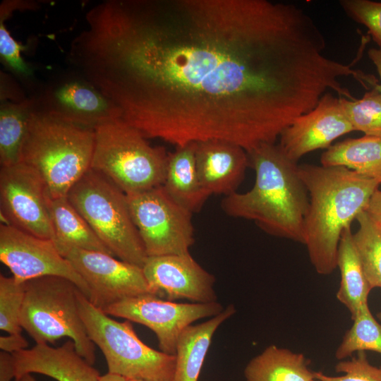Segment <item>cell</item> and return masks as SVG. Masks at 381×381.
Listing matches in <instances>:
<instances>
[{
    "instance_id": "obj_1",
    "label": "cell",
    "mask_w": 381,
    "mask_h": 381,
    "mask_svg": "<svg viewBox=\"0 0 381 381\" xmlns=\"http://www.w3.org/2000/svg\"><path fill=\"white\" fill-rule=\"evenodd\" d=\"M73 40L74 69L146 138L249 152L341 88L313 18L268 0H107Z\"/></svg>"
},
{
    "instance_id": "obj_2",
    "label": "cell",
    "mask_w": 381,
    "mask_h": 381,
    "mask_svg": "<svg viewBox=\"0 0 381 381\" xmlns=\"http://www.w3.org/2000/svg\"><path fill=\"white\" fill-rule=\"evenodd\" d=\"M298 174L309 198L303 244L315 271L328 275L337 268L342 233L365 211L380 183L341 166L305 164Z\"/></svg>"
},
{
    "instance_id": "obj_3",
    "label": "cell",
    "mask_w": 381,
    "mask_h": 381,
    "mask_svg": "<svg viewBox=\"0 0 381 381\" xmlns=\"http://www.w3.org/2000/svg\"><path fill=\"white\" fill-rule=\"evenodd\" d=\"M247 153L255 174L253 186L225 196L222 210L229 216L255 222L269 234L303 243L309 198L298 165L275 143L261 144Z\"/></svg>"
},
{
    "instance_id": "obj_4",
    "label": "cell",
    "mask_w": 381,
    "mask_h": 381,
    "mask_svg": "<svg viewBox=\"0 0 381 381\" xmlns=\"http://www.w3.org/2000/svg\"><path fill=\"white\" fill-rule=\"evenodd\" d=\"M94 145V129L53 118L35 107L21 162L38 172L49 198L66 197L90 169Z\"/></svg>"
},
{
    "instance_id": "obj_5",
    "label": "cell",
    "mask_w": 381,
    "mask_h": 381,
    "mask_svg": "<svg viewBox=\"0 0 381 381\" xmlns=\"http://www.w3.org/2000/svg\"><path fill=\"white\" fill-rule=\"evenodd\" d=\"M95 145L90 169L106 176L126 195L164 183L169 153L153 147L122 118L94 128Z\"/></svg>"
},
{
    "instance_id": "obj_6",
    "label": "cell",
    "mask_w": 381,
    "mask_h": 381,
    "mask_svg": "<svg viewBox=\"0 0 381 381\" xmlns=\"http://www.w3.org/2000/svg\"><path fill=\"white\" fill-rule=\"evenodd\" d=\"M67 198L114 256L143 267L148 256L123 190L90 169L71 188Z\"/></svg>"
},
{
    "instance_id": "obj_7",
    "label": "cell",
    "mask_w": 381,
    "mask_h": 381,
    "mask_svg": "<svg viewBox=\"0 0 381 381\" xmlns=\"http://www.w3.org/2000/svg\"><path fill=\"white\" fill-rule=\"evenodd\" d=\"M20 322L36 344L63 337L73 341L76 351L89 363L95 362V345L80 315L78 286L68 279L44 276L28 280Z\"/></svg>"
},
{
    "instance_id": "obj_8",
    "label": "cell",
    "mask_w": 381,
    "mask_h": 381,
    "mask_svg": "<svg viewBox=\"0 0 381 381\" xmlns=\"http://www.w3.org/2000/svg\"><path fill=\"white\" fill-rule=\"evenodd\" d=\"M80 315L92 341L102 351L108 373L143 381H172L176 356L157 351L137 336L131 322L116 321L78 290Z\"/></svg>"
},
{
    "instance_id": "obj_9",
    "label": "cell",
    "mask_w": 381,
    "mask_h": 381,
    "mask_svg": "<svg viewBox=\"0 0 381 381\" xmlns=\"http://www.w3.org/2000/svg\"><path fill=\"white\" fill-rule=\"evenodd\" d=\"M126 195L148 257L190 253L195 241L193 214L175 202L162 186Z\"/></svg>"
},
{
    "instance_id": "obj_10",
    "label": "cell",
    "mask_w": 381,
    "mask_h": 381,
    "mask_svg": "<svg viewBox=\"0 0 381 381\" xmlns=\"http://www.w3.org/2000/svg\"><path fill=\"white\" fill-rule=\"evenodd\" d=\"M224 308L212 303H176L152 294L123 299L108 306L105 313L146 326L157 336L161 351L176 355L183 331L195 321L219 314Z\"/></svg>"
},
{
    "instance_id": "obj_11",
    "label": "cell",
    "mask_w": 381,
    "mask_h": 381,
    "mask_svg": "<svg viewBox=\"0 0 381 381\" xmlns=\"http://www.w3.org/2000/svg\"><path fill=\"white\" fill-rule=\"evenodd\" d=\"M49 195L38 172L20 162L1 167L0 209L2 224L44 239L54 240Z\"/></svg>"
},
{
    "instance_id": "obj_12",
    "label": "cell",
    "mask_w": 381,
    "mask_h": 381,
    "mask_svg": "<svg viewBox=\"0 0 381 381\" xmlns=\"http://www.w3.org/2000/svg\"><path fill=\"white\" fill-rule=\"evenodd\" d=\"M61 255L88 286L90 301L102 310L126 298L154 295L140 266L104 253L77 248L66 249Z\"/></svg>"
},
{
    "instance_id": "obj_13",
    "label": "cell",
    "mask_w": 381,
    "mask_h": 381,
    "mask_svg": "<svg viewBox=\"0 0 381 381\" xmlns=\"http://www.w3.org/2000/svg\"><path fill=\"white\" fill-rule=\"evenodd\" d=\"M0 260L18 282L44 276L61 277L73 282L88 299L90 298L88 286L61 255L52 240L1 223Z\"/></svg>"
},
{
    "instance_id": "obj_14",
    "label": "cell",
    "mask_w": 381,
    "mask_h": 381,
    "mask_svg": "<svg viewBox=\"0 0 381 381\" xmlns=\"http://www.w3.org/2000/svg\"><path fill=\"white\" fill-rule=\"evenodd\" d=\"M35 101L39 111L92 129L102 123L122 118L120 109L75 71L52 82Z\"/></svg>"
},
{
    "instance_id": "obj_15",
    "label": "cell",
    "mask_w": 381,
    "mask_h": 381,
    "mask_svg": "<svg viewBox=\"0 0 381 381\" xmlns=\"http://www.w3.org/2000/svg\"><path fill=\"white\" fill-rule=\"evenodd\" d=\"M353 131L339 98L327 92L312 111L296 118L282 132L279 146L297 163L305 155L328 149L337 138Z\"/></svg>"
},
{
    "instance_id": "obj_16",
    "label": "cell",
    "mask_w": 381,
    "mask_h": 381,
    "mask_svg": "<svg viewBox=\"0 0 381 381\" xmlns=\"http://www.w3.org/2000/svg\"><path fill=\"white\" fill-rule=\"evenodd\" d=\"M143 270L155 296L164 295L170 301H217L214 277L197 262L190 253L147 257Z\"/></svg>"
},
{
    "instance_id": "obj_17",
    "label": "cell",
    "mask_w": 381,
    "mask_h": 381,
    "mask_svg": "<svg viewBox=\"0 0 381 381\" xmlns=\"http://www.w3.org/2000/svg\"><path fill=\"white\" fill-rule=\"evenodd\" d=\"M195 162L200 181L210 195L237 192L250 167L246 150L221 140L195 143Z\"/></svg>"
},
{
    "instance_id": "obj_18",
    "label": "cell",
    "mask_w": 381,
    "mask_h": 381,
    "mask_svg": "<svg viewBox=\"0 0 381 381\" xmlns=\"http://www.w3.org/2000/svg\"><path fill=\"white\" fill-rule=\"evenodd\" d=\"M12 354L16 377L38 373L57 381H99L101 376L93 365L76 351L71 339L59 347L36 344L30 349Z\"/></svg>"
},
{
    "instance_id": "obj_19",
    "label": "cell",
    "mask_w": 381,
    "mask_h": 381,
    "mask_svg": "<svg viewBox=\"0 0 381 381\" xmlns=\"http://www.w3.org/2000/svg\"><path fill=\"white\" fill-rule=\"evenodd\" d=\"M166 193L192 214L199 212L210 195L202 187L195 162V143L176 147L169 153L165 178Z\"/></svg>"
},
{
    "instance_id": "obj_20",
    "label": "cell",
    "mask_w": 381,
    "mask_h": 381,
    "mask_svg": "<svg viewBox=\"0 0 381 381\" xmlns=\"http://www.w3.org/2000/svg\"><path fill=\"white\" fill-rule=\"evenodd\" d=\"M236 313L229 305L219 314L187 327L181 334L176 351L172 381H198L212 337L218 327Z\"/></svg>"
},
{
    "instance_id": "obj_21",
    "label": "cell",
    "mask_w": 381,
    "mask_h": 381,
    "mask_svg": "<svg viewBox=\"0 0 381 381\" xmlns=\"http://www.w3.org/2000/svg\"><path fill=\"white\" fill-rule=\"evenodd\" d=\"M48 207L54 232L53 241L60 253L69 248H77L113 255L67 196L57 198L49 196Z\"/></svg>"
},
{
    "instance_id": "obj_22",
    "label": "cell",
    "mask_w": 381,
    "mask_h": 381,
    "mask_svg": "<svg viewBox=\"0 0 381 381\" xmlns=\"http://www.w3.org/2000/svg\"><path fill=\"white\" fill-rule=\"evenodd\" d=\"M303 353L270 345L244 369L246 381H313L315 373Z\"/></svg>"
},
{
    "instance_id": "obj_23",
    "label": "cell",
    "mask_w": 381,
    "mask_h": 381,
    "mask_svg": "<svg viewBox=\"0 0 381 381\" xmlns=\"http://www.w3.org/2000/svg\"><path fill=\"white\" fill-rule=\"evenodd\" d=\"M337 267L340 271L341 281L337 298L346 306L353 320L368 304V297L372 289L365 277L351 227L342 233L337 251Z\"/></svg>"
},
{
    "instance_id": "obj_24",
    "label": "cell",
    "mask_w": 381,
    "mask_h": 381,
    "mask_svg": "<svg viewBox=\"0 0 381 381\" xmlns=\"http://www.w3.org/2000/svg\"><path fill=\"white\" fill-rule=\"evenodd\" d=\"M320 163L346 167L381 184V138L365 135L337 143L322 154Z\"/></svg>"
},
{
    "instance_id": "obj_25",
    "label": "cell",
    "mask_w": 381,
    "mask_h": 381,
    "mask_svg": "<svg viewBox=\"0 0 381 381\" xmlns=\"http://www.w3.org/2000/svg\"><path fill=\"white\" fill-rule=\"evenodd\" d=\"M35 99L20 102H5L0 108V163L1 167L21 162V152L28 133Z\"/></svg>"
},
{
    "instance_id": "obj_26",
    "label": "cell",
    "mask_w": 381,
    "mask_h": 381,
    "mask_svg": "<svg viewBox=\"0 0 381 381\" xmlns=\"http://www.w3.org/2000/svg\"><path fill=\"white\" fill-rule=\"evenodd\" d=\"M358 229L353 239L371 289L381 288V225L363 211L356 219Z\"/></svg>"
},
{
    "instance_id": "obj_27",
    "label": "cell",
    "mask_w": 381,
    "mask_h": 381,
    "mask_svg": "<svg viewBox=\"0 0 381 381\" xmlns=\"http://www.w3.org/2000/svg\"><path fill=\"white\" fill-rule=\"evenodd\" d=\"M353 321L335 351L336 358L342 361L355 352L365 351L381 353V324L373 316L368 304Z\"/></svg>"
},
{
    "instance_id": "obj_28",
    "label": "cell",
    "mask_w": 381,
    "mask_h": 381,
    "mask_svg": "<svg viewBox=\"0 0 381 381\" xmlns=\"http://www.w3.org/2000/svg\"><path fill=\"white\" fill-rule=\"evenodd\" d=\"M339 100L354 131L381 138V85H375L361 99Z\"/></svg>"
},
{
    "instance_id": "obj_29",
    "label": "cell",
    "mask_w": 381,
    "mask_h": 381,
    "mask_svg": "<svg viewBox=\"0 0 381 381\" xmlns=\"http://www.w3.org/2000/svg\"><path fill=\"white\" fill-rule=\"evenodd\" d=\"M25 296L24 282L0 275V329L8 334L21 333L20 318Z\"/></svg>"
},
{
    "instance_id": "obj_30",
    "label": "cell",
    "mask_w": 381,
    "mask_h": 381,
    "mask_svg": "<svg viewBox=\"0 0 381 381\" xmlns=\"http://www.w3.org/2000/svg\"><path fill=\"white\" fill-rule=\"evenodd\" d=\"M341 376H329L322 372H315V379L321 381H381V368L371 365L365 351L357 352L350 360L340 361L335 365Z\"/></svg>"
},
{
    "instance_id": "obj_31",
    "label": "cell",
    "mask_w": 381,
    "mask_h": 381,
    "mask_svg": "<svg viewBox=\"0 0 381 381\" xmlns=\"http://www.w3.org/2000/svg\"><path fill=\"white\" fill-rule=\"evenodd\" d=\"M12 9L2 4L0 9V55L4 64L19 76L28 78L32 71L23 60L20 52L24 48L10 35L4 25V20L11 13Z\"/></svg>"
},
{
    "instance_id": "obj_32",
    "label": "cell",
    "mask_w": 381,
    "mask_h": 381,
    "mask_svg": "<svg viewBox=\"0 0 381 381\" xmlns=\"http://www.w3.org/2000/svg\"><path fill=\"white\" fill-rule=\"evenodd\" d=\"M339 4L349 17L368 29L374 42L381 47V2L341 0Z\"/></svg>"
},
{
    "instance_id": "obj_33",
    "label": "cell",
    "mask_w": 381,
    "mask_h": 381,
    "mask_svg": "<svg viewBox=\"0 0 381 381\" xmlns=\"http://www.w3.org/2000/svg\"><path fill=\"white\" fill-rule=\"evenodd\" d=\"M28 346V342L21 333L0 337V349L2 351L14 353L27 349Z\"/></svg>"
},
{
    "instance_id": "obj_34",
    "label": "cell",
    "mask_w": 381,
    "mask_h": 381,
    "mask_svg": "<svg viewBox=\"0 0 381 381\" xmlns=\"http://www.w3.org/2000/svg\"><path fill=\"white\" fill-rule=\"evenodd\" d=\"M16 378L14 359L12 353L0 352V381H11Z\"/></svg>"
},
{
    "instance_id": "obj_35",
    "label": "cell",
    "mask_w": 381,
    "mask_h": 381,
    "mask_svg": "<svg viewBox=\"0 0 381 381\" xmlns=\"http://www.w3.org/2000/svg\"><path fill=\"white\" fill-rule=\"evenodd\" d=\"M365 212L377 224L381 225V190L377 189L372 195Z\"/></svg>"
},
{
    "instance_id": "obj_36",
    "label": "cell",
    "mask_w": 381,
    "mask_h": 381,
    "mask_svg": "<svg viewBox=\"0 0 381 381\" xmlns=\"http://www.w3.org/2000/svg\"><path fill=\"white\" fill-rule=\"evenodd\" d=\"M368 56L375 66L377 73L381 79V47L372 48L368 52Z\"/></svg>"
},
{
    "instance_id": "obj_37",
    "label": "cell",
    "mask_w": 381,
    "mask_h": 381,
    "mask_svg": "<svg viewBox=\"0 0 381 381\" xmlns=\"http://www.w3.org/2000/svg\"><path fill=\"white\" fill-rule=\"evenodd\" d=\"M99 381H128V379L116 374L107 373L100 376Z\"/></svg>"
},
{
    "instance_id": "obj_38",
    "label": "cell",
    "mask_w": 381,
    "mask_h": 381,
    "mask_svg": "<svg viewBox=\"0 0 381 381\" xmlns=\"http://www.w3.org/2000/svg\"><path fill=\"white\" fill-rule=\"evenodd\" d=\"M14 381H35L30 373H26L18 377H16Z\"/></svg>"
},
{
    "instance_id": "obj_39",
    "label": "cell",
    "mask_w": 381,
    "mask_h": 381,
    "mask_svg": "<svg viewBox=\"0 0 381 381\" xmlns=\"http://www.w3.org/2000/svg\"><path fill=\"white\" fill-rule=\"evenodd\" d=\"M377 316L378 320L381 322V311L377 314Z\"/></svg>"
},
{
    "instance_id": "obj_40",
    "label": "cell",
    "mask_w": 381,
    "mask_h": 381,
    "mask_svg": "<svg viewBox=\"0 0 381 381\" xmlns=\"http://www.w3.org/2000/svg\"><path fill=\"white\" fill-rule=\"evenodd\" d=\"M128 381H143V380L128 379Z\"/></svg>"
},
{
    "instance_id": "obj_41",
    "label": "cell",
    "mask_w": 381,
    "mask_h": 381,
    "mask_svg": "<svg viewBox=\"0 0 381 381\" xmlns=\"http://www.w3.org/2000/svg\"><path fill=\"white\" fill-rule=\"evenodd\" d=\"M313 381H321V380H319L315 379V380H314Z\"/></svg>"
}]
</instances>
